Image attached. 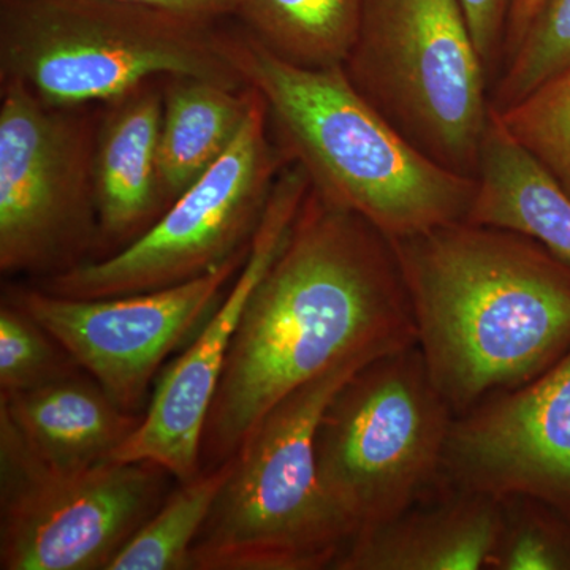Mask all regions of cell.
I'll use <instances>...</instances> for the list:
<instances>
[{
  "mask_svg": "<svg viewBox=\"0 0 570 570\" xmlns=\"http://www.w3.org/2000/svg\"><path fill=\"white\" fill-rule=\"evenodd\" d=\"M164 80L153 78L99 105L94 148L99 238L92 261L132 245L168 209L159 175Z\"/></svg>",
  "mask_w": 570,
  "mask_h": 570,
  "instance_id": "obj_14",
  "label": "cell"
},
{
  "mask_svg": "<svg viewBox=\"0 0 570 570\" xmlns=\"http://www.w3.org/2000/svg\"><path fill=\"white\" fill-rule=\"evenodd\" d=\"M232 58L264 97L273 137L311 187L390 239L464 220L478 179L419 151L367 102L343 66L305 69L277 58L245 29H228Z\"/></svg>",
  "mask_w": 570,
  "mask_h": 570,
  "instance_id": "obj_3",
  "label": "cell"
},
{
  "mask_svg": "<svg viewBox=\"0 0 570 570\" xmlns=\"http://www.w3.org/2000/svg\"><path fill=\"white\" fill-rule=\"evenodd\" d=\"M176 75L247 86L223 22L124 0H0V81L45 102L102 105Z\"/></svg>",
  "mask_w": 570,
  "mask_h": 570,
  "instance_id": "obj_4",
  "label": "cell"
},
{
  "mask_svg": "<svg viewBox=\"0 0 570 570\" xmlns=\"http://www.w3.org/2000/svg\"><path fill=\"white\" fill-rule=\"evenodd\" d=\"M441 485L538 499L570 519V351L534 381L455 415Z\"/></svg>",
  "mask_w": 570,
  "mask_h": 570,
  "instance_id": "obj_13",
  "label": "cell"
},
{
  "mask_svg": "<svg viewBox=\"0 0 570 570\" xmlns=\"http://www.w3.org/2000/svg\"><path fill=\"white\" fill-rule=\"evenodd\" d=\"M309 187L302 167L285 165L245 265L183 354L157 379L140 426L111 461H151L178 482H189L200 474L206 417L239 318L255 285L283 247Z\"/></svg>",
  "mask_w": 570,
  "mask_h": 570,
  "instance_id": "obj_12",
  "label": "cell"
},
{
  "mask_svg": "<svg viewBox=\"0 0 570 570\" xmlns=\"http://www.w3.org/2000/svg\"><path fill=\"white\" fill-rule=\"evenodd\" d=\"M254 99L253 86L165 77L159 175L168 208L234 145Z\"/></svg>",
  "mask_w": 570,
  "mask_h": 570,
  "instance_id": "obj_18",
  "label": "cell"
},
{
  "mask_svg": "<svg viewBox=\"0 0 570 570\" xmlns=\"http://www.w3.org/2000/svg\"><path fill=\"white\" fill-rule=\"evenodd\" d=\"M365 0H238L242 28L277 58L305 69L344 66Z\"/></svg>",
  "mask_w": 570,
  "mask_h": 570,
  "instance_id": "obj_19",
  "label": "cell"
},
{
  "mask_svg": "<svg viewBox=\"0 0 570 570\" xmlns=\"http://www.w3.org/2000/svg\"><path fill=\"white\" fill-rule=\"evenodd\" d=\"M412 344L417 332L392 239L309 187L239 318L206 417L200 471L234 459L302 385L347 360Z\"/></svg>",
  "mask_w": 570,
  "mask_h": 570,
  "instance_id": "obj_1",
  "label": "cell"
},
{
  "mask_svg": "<svg viewBox=\"0 0 570 570\" xmlns=\"http://www.w3.org/2000/svg\"><path fill=\"white\" fill-rule=\"evenodd\" d=\"M570 67V0H543L517 50L491 89V107L504 111Z\"/></svg>",
  "mask_w": 570,
  "mask_h": 570,
  "instance_id": "obj_23",
  "label": "cell"
},
{
  "mask_svg": "<svg viewBox=\"0 0 570 570\" xmlns=\"http://www.w3.org/2000/svg\"><path fill=\"white\" fill-rule=\"evenodd\" d=\"M343 67L419 151L478 179L493 107L460 0H365Z\"/></svg>",
  "mask_w": 570,
  "mask_h": 570,
  "instance_id": "obj_6",
  "label": "cell"
},
{
  "mask_svg": "<svg viewBox=\"0 0 570 570\" xmlns=\"http://www.w3.org/2000/svg\"><path fill=\"white\" fill-rule=\"evenodd\" d=\"M497 115L510 137L570 195V67Z\"/></svg>",
  "mask_w": 570,
  "mask_h": 570,
  "instance_id": "obj_22",
  "label": "cell"
},
{
  "mask_svg": "<svg viewBox=\"0 0 570 570\" xmlns=\"http://www.w3.org/2000/svg\"><path fill=\"white\" fill-rule=\"evenodd\" d=\"M249 250L208 275L145 294L69 298L32 285L3 296L31 314L119 407L142 414L165 360L197 335Z\"/></svg>",
  "mask_w": 570,
  "mask_h": 570,
  "instance_id": "obj_11",
  "label": "cell"
},
{
  "mask_svg": "<svg viewBox=\"0 0 570 570\" xmlns=\"http://www.w3.org/2000/svg\"><path fill=\"white\" fill-rule=\"evenodd\" d=\"M287 164L273 137L264 97L255 89L253 108L234 145L148 232L110 257L36 285L69 298H110L208 275L253 245Z\"/></svg>",
  "mask_w": 570,
  "mask_h": 570,
  "instance_id": "obj_8",
  "label": "cell"
},
{
  "mask_svg": "<svg viewBox=\"0 0 570 570\" xmlns=\"http://www.w3.org/2000/svg\"><path fill=\"white\" fill-rule=\"evenodd\" d=\"M501 501V520L487 570L570 569V519L528 497Z\"/></svg>",
  "mask_w": 570,
  "mask_h": 570,
  "instance_id": "obj_21",
  "label": "cell"
},
{
  "mask_svg": "<svg viewBox=\"0 0 570 570\" xmlns=\"http://www.w3.org/2000/svg\"><path fill=\"white\" fill-rule=\"evenodd\" d=\"M171 482L151 461L55 471L0 422V569L108 570Z\"/></svg>",
  "mask_w": 570,
  "mask_h": 570,
  "instance_id": "obj_10",
  "label": "cell"
},
{
  "mask_svg": "<svg viewBox=\"0 0 570 570\" xmlns=\"http://www.w3.org/2000/svg\"><path fill=\"white\" fill-rule=\"evenodd\" d=\"M45 102L0 81V272L48 279L97 249L94 148L99 108Z\"/></svg>",
  "mask_w": 570,
  "mask_h": 570,
  "instance_id": "obj_9",
  "label": "cell"
},
{
  "mask_svg": "<svg viewBox=\"0 0 570 570\" xmlns=\"http://www.w3.org/2000/svg\"><path fill=\"white\" fill-rule=\"evenodd\" d=\"M472 39L490 80L497 81L504 61L505 33L513 0H460Z\"/></svg>",
  "mask_w": 570,
  "mask_h": 570,
  "instance_id": "obj_25",
  "label": "cell"
},
{
  "mask_svg": "<svg viewBox=\"0 0 570 570\" xmlns=\"http://www.w3.org/2000/svg\"><path fill=\"white\" fill-rule=\"evenodd\" d=\"M466 220L531 236L570 264V195L510 137L494 110Z\"/></svg>",
  "mask_w": 570,
  "mask_h": 570,
  "instance_id": "obj_17",
  "label": "cell"
},
{
  "mask_svg": "<svg viewBox=\"0 0 570 570\" xmlns=\"http://www.w3.org/2000/svg\"><path fill=\"white\" fill-rule=\"evenodd\" d=\"M82 373L26 392L0 393V422L55 471L80 472L111 461L145 415L124 411Z\"/></svg>",
  "mask_w": 570,
  "mask_h": 570,
  "instance_id": "obj_16",
  "label": "cell"
},
{
  "mask_svg": "<svg viewBox=\"0 0 570 570\" xmlns=\"http://www.w3.org/2000/svg\"><path fill=\"white\" fill-rule=\"evenodd\" d=\"M453 419L417 344L371 360L337 389L318 420L317 471L355 535L436 493Z\"/></svg>",
  "mask_w": 570,
  "mask_h": 570,
  "instance_id": "obj_7",
  "label": "cell"
},
{
  "mask_svg": "<svg viewBox=\"0 0 570 570\" xmlns=\"http://www.w3.org/2000/svg\"><path fill=\"white\" fill-rule=\"evenodd\" d=\"M371 360L332 367L258 423L195 540L194 570L335 569L355 530L318 479L316 431L337 389Z\"/></svg>",
  "mask_w": 570,
  "mask_h": 570,
  "instance_id": "obj_5",
  "label": "cell"
},
{
  "mask_svg": "<svg viewBox=\"0 0 570 570\" xmlns=\"http://www.w3.org/2000/svg\"><path fill=\"white\" fill-rule=\"evenodd\" d=\"M80 371L66 348L31 314L3 296L0 306V393L26 392Z\"/></svg>",
  "mask_w": 570,
  "mask_h": 570,
  "instance_id": "obj_24",
  "label": "cell"
},
{
  "mask_svg": "<svg viewBox=\"0 0 570 570\" xmlns=\"http://www.w3.org/2000/svg\"><path fill=\"white\" fill-rule=\"evenodd\" d=\"M232 460L176 482L160 508L116 554L108 570H194L193 549L230 474Z\"/></svg>",
  "mask_w": 570,
  "mask_h": 570,
  "instance_id": "obj_20",
  "label": "cell"
},
{
  "mask_svg": "<svg viewBox=\"0 0 570 570\" xmlns=\"http://www.w3.org/2000/svg\"><path fill=\"white\" fill-rule=\"evenodd\" d=\"M542 3L543 0H513L508 33H505L504 61H502V66L512 56V52L517 50L520 41L523 40L524 33L530 28Z\"/></svg>",
  "mask_w": 570,
  "mask_h": 570,
  "instance_id": "obj_27",
  "label": "cell"
},
{
  "mask_svg": "<svg viewBox=\"0 0 570 570\" xmlns=\"http://www.w3.org/2000/svg\"><path fill=\"white\" fill-rule=\"evenodd\" d=\"M124 2L141 3V6L175 11L184 17L212 22L235 18L236 7H238V0H124Z\"/></svg>",
  "mask_w": 570,
  "mask_h": 570,
  "instance_id": "obj_26",
  "label": "cell"
},
{
  "mask_svg": "<svg viewBox=\"0 0 570 570\" xmlns=\"http://www.w3.org/2000/svg\"><path fill=\"white\" fill-rule=\"evenodd\" d=\"M392 245L417 346L453 414L570 351V264L531 236L464 219Z\"/></svg>",
  "mask_w": 570,
  "mask_h": 570,
  "instance_id": "obj_2",
  "label": "cell"
},
{
  "mask_svg": "<svg viewBox=\"0 0 570 570\" xmlns=\"http://www.w3.org/2000/svg\"><path fill=\"white\" fill-rule=\"evenodd\" d=\"M499 520V499L441 485L395 519L358 532L333 570H482Z\"/></svg>",
  "mask_w": 570,
  "mask_h": 570,
  "instance_id": "obj_15",
  "label": "cell"
}]
</instances>
